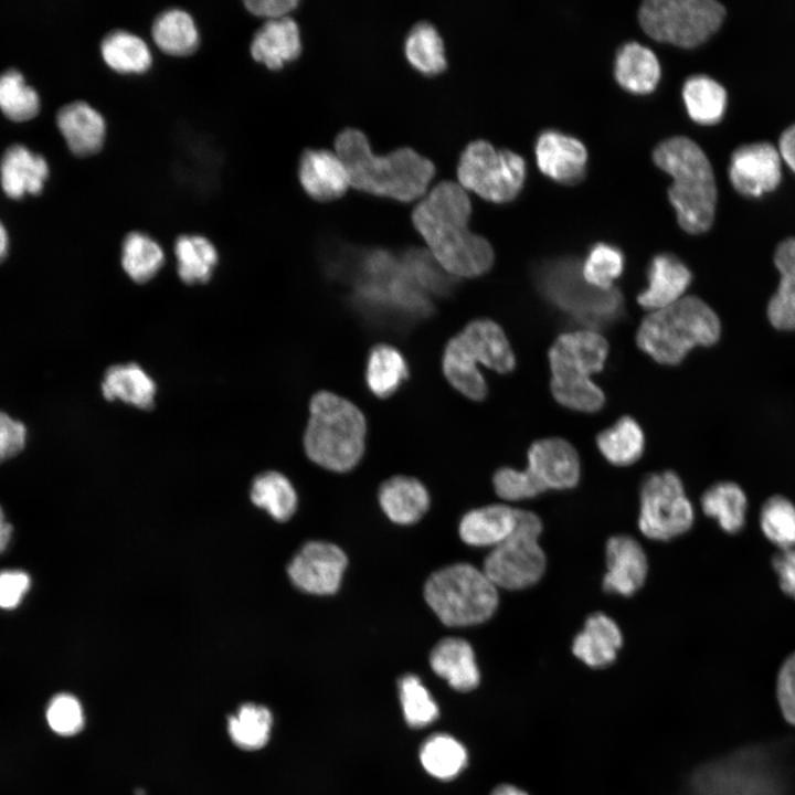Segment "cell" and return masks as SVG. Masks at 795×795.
<instances>
[{
    "label": "cell",
    "mask_w": 795,
    "mask_h": 795,
    "mask_svg": "<svg viewBox=\"0 0 795 795\" xmlns=\"http://www.w3.org/2000/svg\"><path fill=\"white\" fill-rule=\"evenodd\" d=\"M329 267L352 285V303L374 322L402 327L433 311L431 298L411 279L400 255L388 250L343 246Z\"/></svg>",
    "instance_id": "6da1fadb"
},
{
    "label": "cell",
    "mask_w": 795,
    "mask_h": 795,
    "mask_svg": "<svg viewBox=\"0 0 795 795\" xmlns=\"http://www.w3.org/2000/svg\"><path fill=\"white\" fill-rule=\"evenodd\" d=\"M471 203L458 183L444 180L415 205L412 223L435 261L454 277H477L494 264V250L468 227Z\"/></svg>",
    "instance_id": "7a4b0ae2"
},
{
    "label": "cell",
    "mask_w": 795,
    "mask_h": 795,
    "mask_svg": "<svg viewBox=\"0 0 795 795\" xmlns=\"http://www.w3.org/2000/svg\"><path fill=\"white\" fill-rule=\"evenodd\" d=\"M335 148L347 168L350 187L377 197L413 201L424 195L435 174L434 163L413 148L375 155L365 134L353 127L337 135Z\"/></svg>",
    "instance_id": "3957f363"
},
{
    "label": "cell",
    "mask_w": 795,
    "mask_h": 795,
    "mask_svg": "<svg viewBox=\"0 0 795 795\" xmlns=\"http://www.w3.org/2000/svg\"><path fill=\"white\" fill-rule=\"evenodd\" d=\"M653 160L672 179L668 198L680 227L689 234L707 232L714 220L717 184L704 151L692 139L674 136L655 147Z\"/></svg>",
    "instance_id": "277c9868"
},
{
    "label": "cell",
    "mask_w": 795,
    "mask_h": 795,
    "mask_svg": "<svg viewBox=\"0 0 795 795\" xmlns=\"http://www.w3.org/2000/svg\"><path fill=\"white\" fill-rule=\"evenodd\" d=\"M304 435L305 452L317 465L338 473L352 469L364 451L365 418L350 401L327 391L316 393Z\"/></svg>",
    "instance_id": "5b68a950"
},
{
    "label": "cell",
    "mask_w": 795,
    "mask_h": 795,
    "mask_svg": "<svg viewBox=\"0 0 795 795\" xmlns=\"http://www.w3.org/2000/svg\"><path fill=\"white\" fill-rule=\"evenodd\" d=\"M720 333L716 312L700 298L688 296L647 316L637 330L636 341L658 363L674 365L692 348L714 344Z\"/></svg>",
    "instance_id": "8992f818"
},
{
    "label": "cell",
    "mask_w": 795,
    "mask_h": 795,
    "mask_svg": "<svg viewBox=\"0 0 795 795\" xmlns=\"http://www.w3.org/2000/svg\"><path fill=\"white\" fill-rule=\"evenodd\" d=\"M607 353L608 344L596 331L583 329L559 336L549 350L554 399L572 410L598 411L605 396L591 377L603 369Z\"/></svg>",
    "instance_id": "52a82bcc"
},
{
    "label": "cell",
    "mask_w": 795,
    "mask_h": 795,
    "mask_svg": "<svg viewBox=\"0 0 795 795\" xmlns=\"http://www.w3.org/2000/svg\"><path fill=\"white\" fill-rule=\"evenodd\" d=\"M534 283L543 298L586 330L608 327L623 315L621 292L615 287L600 289L590 285L576 258L561 257L541 263L534 272Z\"/></svg>",
    "instance_id": "ba28073f"
},
{
    "label": "cell",
    "mask_w": 795,
    "mask_h": 795,
    "mask_svg": "<svg viewBox=\"0 0 795 795\" xmlns=\"http://www.w3.org/2000/svg\"><path fill=\"white\" fill-rule=\"evenodd\" d=\"M478 364L499 373L511 372L516 364L505 332L490 319L469 322L448 341L443 356V371L448 382L474 401H481L487 395V384Z\"/></svg>",
    "instance_id": "9c48e42d"
},
{
    "label": "cell",
    "mask_w": 795,
    "mask_h": 795,
    "mask_svg": "<svg viewBox=\"0 0 795 795\" xmlns=\"http://www.w3.org/2000/svg\"><path fill=\"white\" fill-rule=\"evenodd\" d=\"M498 587L483 570L456 563L434 572L424 586V597L439 621L453 627L486 622L499 603Z\"/></svg>",
    "instance_id": "30bf717a"
},
{
    "label": "cell",
    "mask_w": 795,
    "mask_h": 795,
    "mask_svg": "<svg viewBox=\"0 0 795 795\" xmlns=\"http://www.w3.org/2000/svg\"><path fill=\"white\" fill-rule=\"evenodd\" d=\"M724 17L725 8L714 0H648L638 10L639 24L649 38L683 49L706 42Z\"/></svg>",
    "instance_id": "8fae6325"
},
{
    "label": "cell",
    "mask_w": 795,
    "mask_h": 795,
    "mask_svg": "<svg viewBox=\"0 0 795 795\" xmlns=\"http://www.w3.org/2000/svg\"><path fill=\"white\" fill-rule=\"evenodd\" d=\"M542 529L539 516L517 509L513 531L484 561L483 571L497 587L523 590L542 579L547 570V556L539 543Z\"/></svg>",
    "instance_id": "7c38bea8"
},
{
    "label": "cell",
    "mask_w": 795,
    "mask_h": 795,
    "mask_svg": "<svg viewBox=\"0 0 795 795\" xmlns=\"http://www.w3.org/2000/svg\"><path fill=\"white\" fill-rule=\"evenodd\" d=\"M526 177L527 165L520 155L498 149L487 140L470 141L460 152L457 165L460 186L491 203L513 201Z\"/></svg>",
    "instance_id": "4fadbf2b"
},
{
    "label": "cell",
    "mask_w": 795,
    "mask_h": 795,
    "mask_svg": "<svg viewBox=\"0 0 795 795\" xmlns=\"http://www.w3.org/2000/svg\"><path fill=\"white\" fill-rule=\"evenodd\" d=\"M695 521L692 504L672 470L646 476L639 489L638 527L651 540L669 541L688 532Z\"/></svg>",
    "instance_id": "5bb4252c"
},
{
    "label": "cell",
    "mask_w": 795,
    "mask_h": 795,
    "mask_svg": "<svg viewBox=\"0 0 795 795\" xmlns=\"http://www.w3.org/2000/svg\"><path fill=\"white\" fill-rule=\"evenodd\" d=\"M751 757L734 754L696 768L687 795H774L771 782L751 771Z\"/></svg>",
    "instance_id": "9a60e30c"
},
{
    "label": "cell",
    "mask_w": 795,
    "mask_h": 795,
    "mask_svg": "<svg viewBox=\"0 0 795 795\" xmlns=\"http://www.w3.org/2000/svg\"><path fill=\"white\" fill-rule=\"evenodd\" d=\"M347 564L346 553L336 544L309 541L295 554L287 573L299 590L329 595L338 591Z\"/></svg>",
    "instance_id": "2e32d148"
},
{
    "label": "cell",
    "mask_w": 795,
    "mask_h": 795,
    "mask_svg": "<svg viewBox=\"0 0 795 795\" xmlns=\"http://www.w3.org/2000/svg\"><path fill=\"white\" fill-rule=\"evenodd\" d=\"M781 178V155L772 144H748L732 152L729 179L742 195L760 197L771 192L777 188Z\"/></svg>",
    "instance_id": "e0dca14e"
},
{
    "label": "cell",
    "mask_w": 795,
    "mask_h": 795,
    "mask_svg": "<svg viewBox=\"0 0 795 795\" xmlns=\"http://www.w3.org/2000/svg\"><path fill=\"white\" fill-rule=\"evenodd\" d=\"M526 470L542 492L574 488L581 478L577 452L568 441L559 437L534 442L528 451Z\"/></svg>",
    "instance_id": "ac0fdd59"
},
{
    "label": "cell",
    "mask_w": 795,
    "mask_h": 795,
    "mask_svg": "<svg viewBox=\"0 0 795 795\" xmlns=\"http://www.w3.org/2000/svg\"><path fill=\"white\" fill-rule=\"evenodd\" d=\"M534 156L540 171L560 184L574 186L585 177L587 150L573 136L555 129L540 132L534 144Z\"/></svg>",
    "instance_id": "d6986e66"
},
{
    "label": "cell",
    "mask_w": 795,
    "mask_h": 795,
    "mask_svg": "<svg viewBox=\"0 0 795 795\" xmlns=\"http://www.w3.org/2000/svg\"><path fill=\"white\" fill-rule=\"evenodd\" d=\"M606 572L602 586L606 593L628 597L646 582L648 561L640 543L630 536L611 537L605 547Z\"/></svg>",
    "instance_id": "ffe728a7"
},
{
    "label": "cell",
    "mask_w": 795,
    "mask_h": 795,
    "mask_svg": "<svg viewBox=\"0 0 795 795\" xmlns=\"http://www.w3.org/2000/svg\"><path fill=\"white\" fill-rule=\"evenodd\" d=\"M298 179L304 191L319 202L337 200L350 187L343 161L328 149H306L299 159Z\"/></svg>",
    "instance_id": "44dd1931"
},
{
    "label": "cell",
    "mask_w": 795,
    "mask_h": 795,
    "mask_svg": "<svg viewBox=\"0 0 795 795\" xmlns=\"http://www.w3.org/2000/svg\"><path fill=\"white\" fill-rule=\"evenodd\" d=\"M647 286L638 296V304L646 309H661L679 300L689 287L692 274L676 255H655L647 267Z\"/></svg>",
    "instance_id": "7402d4cb"
},
{
    "label": "cell",
    "mask_w": 795,
    "mask_h": 795,
    "mask_svg": "<svg viewBox=\"0 0 795 795\" xmlns=\"http://www.w3.org/2000/svg\"><path fill=\"white\" fill-rule=\"evenodd\" d=\"M623 646V634L608 615L595 612L584 622L583 628L572 643L573 655L593 669L612 665Z\"/></svg>",
    "instance_id": "603a6c76"
},
{
    "label": "cell",
    "mask_w": 795,
    "mask_h": 795,
    "mask_svg": "<svg viewBox=\"0 0 795 795\" xmlns=\"http://www.w3.org/2000/svg\"><path fill=\"white\" fill-rule=\"evenodd\" d=\"M301 46L299 26L287 15L267 20L254 34L250 51L256 62L276 71L298 59Z\"/></svg>",
    "instance_id": "cb8c5ba5"
},
{
    "label": "cell",
    "mask_w": 795,
    "mask_h": 795,
    "mask_svg": "<svg viewBox=\"0 0 795 795\" xmlns=\"http://www.w3.org/2000/svg\"><path fill=\"white\" fill-rule=\"evenodd\" d=\"M57 126L70 149L78 156L97 152L105 140L106 123L89 104L75 100L60 108Z\"/></svg>",
    "instance_id": "d4e9b609"
},
{
    "label": "cell",
    "mask_w": 795,
    "mask_h": 795,
    "mask_svg": "<svg viewBox=\"0 0 795 795\" xmlns=\"http://www.w3.org/2000/svg\"><path fill=\"white\" fill-rule=\"evenodd\" d=\"M661 67L656 54L638 42L624 43L614 60V77L628 93L646 95L660 81Z\"/></svg>",
    "instance_id": "484cf974"
},
{
    "label": "cell",
    "mask_w": 795,
    "mask_h": 795,
    "mask_svg": "<svg viewBox=\"0 0 795 795\" xmlns=\"http://www.w3.org/2000/svg\"><path fill=\"white\" fill-rule=\"evenodd\" d=\"M49 173L46 160L28 147L14 144L6 149L0 161L1 186L6 193L20 198L38 193Z\"/></svg>",
    "instance_id": "4316f807"
},
{
    "label": "cell",
    "mask_w": 795,
    "mask_h": 795,
    "mask_svg": "<svg viewBox=\"0 0 795 795\" xmlns=\"http://www.w3.org/2000/svg\"><path fill=\"white\" fill-rule=\"evenodd\" d=\"M433 671L445 679L458 691L475 689L480 680L474 650L470 644L462 638L442 639L430 655Z\"/></svg>",
    "instance_id": "83f0119b"
},
{
    "label": "cell",
    "mask_w": 795,
    "mask_h": 795,
    "mask_svg": "<svg viewBox=\"0 0 795 795\" xmlns=\"http://www.w3.org/2000/svg\"><path fill=\"white\" fill-rule=\"evenodd\" d=\"M517 509L492 504L468 511L459 523L462 540L474 547H496L515 529Z\"/></svg>",
    "instance_id": "f1b7e54d"
},
{
    "label": "cell",
    "mask_w": 795,
    "mask_h": 795,
    "mask_svg": "<svg viewBox=\"0 0 795 795\" xmlns=\"http://www.w3.org/2000/svg\"><path fill=\"white\" fill-rule=\"evenodd\" d=\"M379 501L390 520L399 524H410L425 515L430 506V496L417 479L394 476L381 485Z\"/></svg>",
    "instance_id": "f546056e"
},
{
    "label": "cell",
    "mask_w": 795,
    "mask_h": 795,
    "mask_svg": "<svg viewBox=\"0 0 795 795\" xmlns=\"http://www.w3.org/2000/svg\"><path fill=\"white\" fill-rule=\"evenodd\" d=\"M106 400H120L142 410L153 406L156 383L137 363L116 364L107 369L102 382Z\"/></svg>",
    "instance_id": "4dcf8cb0"
},
{
    "label": "cell",
    "mask_w": 795,
    "mask_h": 795,
    "mask_svg": "<svg viewBox=\"0 0 795 795\" xmlns=\"http://www.w3.org/2000/svg\"><path fill=\"white\" fill-rule=\"evenodd\" d=\"M774 263L780 284L767 305V317L776 329L795 330V237L778 244Z\"/></svg>",
    "instance_id": "1f68e13d"
},
{
    "label": "cell",
    "mask_w": 795,
    "mask_h": 795,
    "mask_svg": "<svg viewBox=\"0 0 795 795\" xmlns=\"http://www.w3.org/2000/svg\"><path fill=\"white\" fill-rule=\"evenodd\" d=\"M403 51L409 64L424 76H436L447 68L443 38L431 22L420 21L410 29Z\"/></svg>",
    "instance_id": "d6a6232c"
},
{
    "label": "cell",
    "mask_w": 795,
    "mask_h": 795,
    "mask_svg": "<svg viewBox=\"0 0 795 795\" xmlns=\"http://www.w3.org/2000/svg\"><path fill=\"white\" fill-rule=\"evenodd\" d=\"M701 509L706 516L714 519L724 532L734 534L745 524L748 498L738 484L720 481L703 492Z\"/></svg>",
    "instance_id": "836d02e7"
},
{
    "label": "cell",
    "mask_w": 795,
    "mask_h": 795,
    "mask_svg": "<svg viewBox=\"0 0 795 795\" xmlns=\"http://www.w3.org/2000/svg\"><path fill=\"white\" fill-rule=\"evenodd\" d=\"M689 117L700 125L718 124L727 108L725 88L712 77L696 74L688 77L681 89Z\"/></svg>",
    "instance_id": "e575fe53"
},
{
    "label": "cell",
    "mask_w": 795,
    "mask_h": 795,
    "mask_svg": "<svg viewBox=\"0 0 795 795\" xmlns=\"http://www.w3.org/2000/svg\"><path fill=\"white\" fill-rule=\"evenodd\" d=\"M151 35L162 52L174 56L189 55L199 45V31L192 17L178 8L165 10L155 19Z\"/></svg>",
    "instance_id": "d590c367"
},
{
    "label": "cell",
    "mask_w": 795,
    "mask_h": 795,
    "mask_svg": "<svg viewBox=\"0 0 795 795\" xmlns=\"http://www.w3.org/2000/svg\"><path fill=\"white\" fill-rule=\"evenodd\" d=\"M596 445L608 463L625 467L642 457L645 436L642 427L633 417L623 416L612 426L598 433Z\"/></svg>",
    "instance_id": "8d00e7d4"
},
{
    "label": "cell",
    "mask_w": 795,
    "mask_h": 795,
    "mask_svg": "<svg viewBox=\"0 0 795 795\" xmlns=\"http://www.w3.org/2000/svg\"><path fill=\"white\" fill-rule=\"evenodd\" d=\"M100 53L105 63L121 74H141L148 71L152 63L147 43L125 30L108 33L100 43Z\"/></svg>",
    "instance_id": "74e56055"
},
{
    "label": "cell",
    "mask_w": 795,
    "mask_h": 795,
    "mask_svg": "<svg viewBox=\"0 0 795 795\" xmlns=\"http://www.w3.org/2000/svg\"><path fill=\"white\" fill-rule=\"evenodd\" d=\"M409 369L402 353L390 344L374 346L368 357L365 381L378 398H389L407 378Z\"/></svg>",
    "instance_id": "f35d334b"
},
{
    "label": "cell",
    "mask_w": 795,
    "mask_h": 795,
    "mask_svg": "<svg viewBox=\"0 0 795 795\" xmlns=\"http://www.w3.org/2000/svg\"><path fill=\"white\" fill-rule=\"evenodd\" d=\"M180 278L188 284L205 283L218 263L214 245L201 235H181L174 244Z\"/></svg>",
    "instance_id": "ab89813d"
},
{
    "label": "cell",
    "mask_w": 795,
    "mask_h": 795,
    "mask_svg": "<svg viewBox=\"0 0 795 795\" xmlns=\"http://www.w3.org/2000/svg\"><path fill=\"white\" fill-rule=\"evenodd\" d=\"M400 257L411 279L428 297H445L453 292L456 277L445 272L428 250L409 247Z\"/></svg>",
    "instance_id": "60d3db41"
},
{
    "label": "cell",
    "mask_w": 795,
    "mask_h": 795,
    "mask_svg": "<svg viewBox=\"0 0 795 795\" xmlns=\"http://www.w3.org/2000/svg\"><path fill=\"white\" fill-rule=\"evenodd\" d=\"M420 761L430 775L452 780L466 766L467 752L452 735L437 733L422 744Z\"/></svg>",
    "instance_id": "b9f144b4"
},
{
    "label": "cell",
    "mask_w": 795,
    "mask_h": 795,
    "mask_svg": "<svg viewBox=\"0 0 795 795\" xmlns=\"http://www.w3.org/2000/svg\"><path fill=\"white\" fill-rule=\"evenodd\" d=\"M251 499L278 521L288 520L297 507V494L293 485L277 471H267L254 479Z\"/></svg>",
    "instance_id": "7bdbcfd3"
},
{
    "label": "cell",
    "mask_w": 795,
    "mask_h": 795,
    "mask_svg": "<svg viewBox=\"0 0 795 795\" xmlns=\"http://www.w3.org/2000/svg\"><path fill=\"white\" fill-rule=\"evenodd\" d=\"M121 251L123 268L136 283L151 279L165 262L161 246L140 232L129 233L124 240Z\"/></svg>",
    "instance_id": "ee69618b"
},
{
    "label": "cell",
    "mask_w": 795,
    "mask_h": 795,
    "mask_svg": "<svg viewBox=\"0 0 795 795\" xmlns=\"http://www.w3.org/2000/svg\"><path fill=\"white\" fill-rule=\"evenodd\" d=\"M272 722V713L266 707L245 703L236 714L229 717V734L240 749L255 751L267 743Z\"/></svg>",
    "instance_id": "f6af8a7d"
},
{
    "label": "cell",
    "mask_w": 795,
    "mask_h": 795,
    "mask_svg": "<svg viewBox=\"0 0 795 795\" xmlns=\"http://www.w3.org/2000/svg\"><path fill=\"white\" fill-rule=\"evenodd\" d=\"M760 527L780 550L795 548V505L782 495L767 498L760 511Z\"/></svg>",
    "instance_id": "bcb514c9"
},
{
    "label": "cell",
    "mask_w": 795,
    "mask_h": 795,
    "mask_svg": "<svg viewBox=\"0 0 795 795\" xmlns=\"http://www.w3.org/2000/svg\"><path fill=\"white\" fill-rule=\"evenodd\" d=\"M40 106L36 91L25 83L23 75L9 68L0 74V108L13 120L33 117Z\"/></svg>",
    "instance_id": "7dc6e473"
},
{
    "label": "cell",
    "mask_w": 795,
    "mask_h": 795,
    "mask_svg": "<svg viewBox=\"0 0 795 795\" xmlns=\"http://www.w3.org/2000/svg\"><path fill=\"white\" fill-rule=\"evenodd\" d=\"M624 265V254L617 246L600 242L590 248L581 264V271L590 285L600 289H611L613 283L622 275Z\"/></svg>",
    "instance_id": "c3c4849f"
},
{
    "label": "cell",
    "mask_w": 795,
    "mask_h": 795,
    "mask_svg": "<svg viewBox=\"0 0 795 795\" xmlns=\"http://www.w3.org/2000/svg\"><path fill=\"white\" fill-rule=\"evenodd\" d=\"M400 700L409 725L422 728L438 717V707L428 690L414 675H406L399 681Z\"/></svg>",
    "instance_id": "681fc988"
},
{
    "label": "cell",
    "mask_w": 795,
    "mask_h": 795,
    "mask_svg": "<svg viewBox=\"0 0 795 795\" xmlns=\"http://www.w3.org/2000/svg\"><path fill=\"white\" fill-rule=\"evenodd\" d=\"M46 720L55 733L73 735L80 732L84 725L82 706L74 696L60 693L50 701Z\"/></svg>",
    "instance_id": "f907efd6"
},
{
    "label": "cell",
    "mask_w": 795,
    "mask_h": 795,
    "mask_svg": "<svg viewBox=\"0 0 795 795\" xmlns=\"http://www.w3.org/2000/svg\"><path fill=\"white\" fill-rule=\"evenodd\" d=\"M492 483L496 494L507 501L531 499L542 494L526 469L502 467L495 473Z\"/></svg>",
    "instance_id": "816d5d0a"
},
{
    "label": "cell",
    "mask_w": 795,
    "mask_h": 795,
    "mask_svg": "<svg viewBox=\"0 0 795 795\" xmlns=\"http://www.w3.org/2000/svg\"><path fill=\"white\" fill-rule=\"evenodd\" d=\"M776 691L784 718L795 725V653L780 668Z\"/></svg>",
    "instance_id": "f5cc1de1"
},
{
    "label": "cell",
    "mask_w": 795,
    "mask_h": 795,
    "mask_svg": "<svg viewBox=\"0 0 795 795\" xmlns=\"http://www.w3.org/2000/svg\"><path fill=\"white\" fill-rule=\"evenodd\" d=\"M26 430L10 415L0 412V463L15 456L24 447Z\"/></svg>",
    "instance_id": "db71d44e"
},
{
    "label": "cell",
    "mask_w": 795,
    "mask_h": 795,
    "mask_svg": "<svg viewBox=\"0 0 795 795\" xmlns=\"http://www.w3.org/2000/svg\"><path fill=\"white\" fill-rule=\"evenodd\" d=\"M30 587V577L22 571H4L0 573V607L18 606Z\"/></svg>",
    "instance_id": "11a10c76"
},
{
    "label": "cell",
    "mask_w": 795,
    "mask_h": 795,
    "mask_svg": "<svg viewBox=\"0 0 795 795\" xmlns=\"http://www.w3.org/2000/svg\"><path fill=\"white\" fill-rule=\"evenodd\" d=\"M781 590L795 600V548L780 550L772 560Z\"/></svg>",
    "instance_id": "9f6ffc18"
},
{
    "label": "cell",
    "mask_w": 795,
    "mask_h": 795,
    "mask_svg": "<svg viewBox=\"0 0 795 795\" xmlns=\"http://www.w3.org/2000/svg\"><path fill=\"white\" fill-rule=\"evenodd\" d=\"M298 3L297 0H248L244 2L252 14L267 20L287 17Z\"/></svg>",
    "instance_id": "6f0895ef"
},
{
    "label": "cell",
    "mask_w": 795,
    "mask_h": 795,
    "mask_svg": "<svg viewBox=\"0 0 795 795\" xmlns=\"http://www.w3.org/2000/svg\"><path fill=\"white\" fill-rule=\"evenodd\" d=\"M780 155L795 172V124L786 128L778 141Z\"/></svg>",
    "instance_id": "680465c9"
},
{
    "label": "cell",
    "mask_w": 795,
    "mask_h": 795,
    "mask_svg": "<svg viewBox=\"0 0 795 795\" xmlns=\"http://www.w3.org/2000/svg\"><path fill=\"white\" fill-rule=\"evenodd\" d=\"M11 533L12 527L6 521L4 515L0 508V552L7 548Z\"/></svg>",
    "instance_id": "91938a15"
},
{
    "label": "cell",
    "mask_w": 795,
    "mask_h": 795,
    "mask_svg": "<svg viewBox=\"0 0 795 795\" xmlns=\"http://www.w3.org/2000/svg\"><path fill=\"white\" fill-rule=\"evenodd\" d=\"M490 795H529V794L515 785L500 784L494 788V791L491 792Z\"/></svg>",
    "instance_id": "94428289"
},
{
    "label": "cell",
    "mask_w": 795,
    "mask_h": 795,
    "mask_svg": "<svg viewBox=\"0 0 795 795\" xmlns=\"http://www.w3.org/2000/svg\"><path fill=\"white\" fill-rule=\"evenodd\" d=\"M7 251H8V234H7L4 226L0 222V261L6 256Z\"/></svg>",
    "instance_id": "6125c7cd"
}]
</instances>
